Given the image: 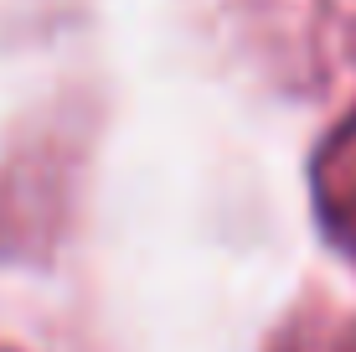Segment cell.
<instances>
[{"label":"cell","mask_w":356,"mask_h":352,"mask_svg":"<svg viewBox=\"0 0 356 352\" xmlns=\"http://www.w3.org/2000/svg\"><path fill=\"white\" fill-rule=\"evenodd\" d=\"M310 187H315L321 228L330 234V244L356 264V114L341 119L321 140L315 166H310Z\"/></svg>","instance_id":"obj_1"},{"label":"cell","mask_w":356,"mask_h":352,"mask_svg":"<svg viewBox=\"0 0 356 352\" xmlns=\"http://www.w3.org/2000/svg\"><path fill=\"white\" fill-rule=\"evenodd\" d=\"M274 352H356V326L351 321H310V326H294Z\"/></svg>","instance_id":"obj_2"},{"label":"cell","mask_w":356,"mask_h":352,"mask_svg":"<svg viewBox=\"0 0 356 352\" xmlns=\"http://www.w3.org/2000/svg\"><path fill=\"white\" fill-rule=\"evenodd\" d=\"M0 352H10V347H0Z\"/></svg>","instance_id":"obj_3"}]
</instances>
